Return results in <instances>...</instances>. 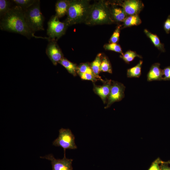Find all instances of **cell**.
<instances>
[{"label":"cell","mask_w":170,"mask_h":170,"mask_svg":"<svg viewBox=\"0 0 170 170\" xmlns=\"http://www.w3.org/2000/svg\"><path fill=\"white\" fill-rule=\"evenodd\" d=\"M1 19V30L17 33L28 39L31 37L47 39L46 37L35 36L28 26L21 8L17 5L12 7L10 10Z\"/></svg>","instance_id":"1"},{"label":"cell","mask_w":170,"mask_h":170,"mask_svg":"<svg viewBox=\"0 0 170 170\" xmlns=\"http://www.w3.org/2000/svg\"><path fill=\"white\" fill-rule=\"evenodd\" d=\"M85 22L91 25L113 23L110 8L107 3L100 1L91 6Z\"/></svg>","instance_id":"2"},{"label":"cell","mask_w":170,"mask_h":170,"mask_svg":"<svg viewBox=\"0 0 170 170\" xmlns=\"http://www.w3.org/2000/svg\"><path fill=\"white\" fill-rule=\"evenodd\" d=\"M91 6L87 1H71L64 22L68 26L85 22Z\"/></svg>","instance_id":"3"},{"label":"cell","mask_w":170,"mask_h":170,"mask_svg":"<svg viewBox=\"0 0 170 170\" xmlns=\"http://www.w3.org/2000/svg\"><path fill=\"white\" fill-rule=\"evenodd\" d=\"M23 10L26 23L33 32L44 30V19L41 11L40 0H37L33 5Z\"/></svg>","instance_id":"4"},{"label":"cell","mask_w":170,"mask_h":170,"mask_svg":"<svg viewBox=\"0 0 170 170\" xmlns=\"http://www.w3.org/2000/svg\"><path fill=\"white\" fill-rule=\"evenodd\" d=\"M53 145L62 148L64 154H65L66 149H76L77 148L75 143V137L71 130L69 128H62L59 130V136L53 141Z\"/></svg>","instance_id":"5"},{"label":"cell","mask_w":170,"mask_h":170,"mask_svg":"<svg viewBox=\"0 0 170 170\" xmlns=\"http://www.w3.org/2000/svg\"><path fill=\"white\" fill-rule=\"evenodd\" d=\"M47 34L49 40L58 39L65 33L68 26L65 22H60L55 15L51 17L48 23Z\"/></svg>","instance_id":"6"},{"label":"cell","mask_w":170,"mask_h":170,"mask_svg":"<svg viewBox=\"0 0 170 170\" xmlns=\"http://www.w3.org/2000/svg\"><path fill=\"white\" fill-rule=\"evenodd\" d=\"M125 87L122 83L112 81L110 92L107 99V102L105 109L109 107L116 102L121 100L124 97Z\"/></svg>","instance_id":"7"},{"label":"cell","mask_w":170,"mask_h":170,"mask_svg":"<svg viewBox=\"0 0 170 170\" xmlns=\"http://www.w3.org/2000/svg\"><path fill=\"white\" fill-rule=\"evenodd\" d=\"M40 158L45 159L51 161L52 170H73L72 165L73 159L66 158L64 154L62 159H56L52 154H49Z\"/></svg>","instance_id":"8"},{"label":"cell","mask_w":170,"mask_h":170,"mask_svg":"<svg viewBox=\"0 0 170 170\" xmlns=\"http://www.w3.org/2000/svg\"><path fill=\"white\" fill-rule=\"evenodd\" d=\"M117 5L123 9L127 16L139 14L144 7L143 3L139 0H127Z\"/></svg>","instance_id":"9"},{"label":"cell","mask_w":170,"mask_h":170,"mask_svg":"<svg viewBox=\"0 0 170 170\" xmlns=\"http://www.w3.org/2000/svg\"><path fill=\"white\" fill-rule=\"evenodd\" d=\"M46 47V54L54 65H56L64 57L63 54L54 40H49Z\"/></svg>","instance_id":"10"},{"label":"cell","mask_w":170,"mask_h":170,"mask_svg":"<svg viewBox=\"0 0 170 170\" xmlns=\"http://www.w3.org/2000/svg\"><path fill=\"white\" fill-rule=\"evenodd\" d=\"M112 84L111 80H107L104 82L102 86H97L94 84L93 90L95 93L101 98L105 104L109 95Z\"/></svg>","instance_id":"11"},{"label":"cell","mask_w":170,"mask_h":170,"mask_svg":"<svg viewBox=\"0 0 170 170\" xmlns=\"http://www.w3.org/2000/svg\"><path fill=\"white\" fill-rule=\"evenodd\" d=\"M160 64L158 63H155L151 65L147 76L148 81L162 80L163 70L160 68Z\"/></svg>","instance_id":"12"},{"label":"cell","mask_w":170,"mask_h":170,"mask_svg":"<svg viewBox=\"0 0 170 170\" xmlns=\"http://www.w3.org/2000/svg\"><path fill=\"white\" fill-rule=\"evenodd\" d=\"M71 1L59 0L55 4V15L58 18H61L67 14Z\"/></svg>","instance_id":"13"},{"label":"cell","mask_w":170,"mask_h":170,"mask_svg":"<svg viewBox=\"0 0 170 170\" xmlns=\"http://www.w3.org/2000/svg\"><path fill=\"white\" fill-rule=\"evenodd\" d=\"M110 9L114 22H123L128 16L122 7L120 8L115 5L110 8Z\"/></svg>","instance_id":"14"},{"label":"cell","mask_w":170,"mask_h":170,"mask_svg":"<svg viewBox=\"0 0 170 170\" xmlns=\"http://www.w3.org/2000/svg\"><path fill=\"white\" fill-rule=\"evenodd\" d=\"M144 31L156 47L162 52H165L164 44L161 42L159 37L156 35L152 33L146 29H144Z\"/></svg>","instance_id":"15"},{"label":"cell","mask_w":170,"mask_h":170,"mask_svg":"<svg viewBox=\"0 0 170 170\" xmlns=\"http://www.w3.org/2000/svg\"><path fill=\"white\" fill-rule=\"evenodd\" d=\"M102 59V54L100 53L98 54L94 60L91 63L90 66L93 72L97 78L104 82L105 81L103 80L99 76V74L100 71V68Z\"/></svg>","instance_id":"16"},{"label":"cell","mask_w":170,"mask_h":170,"mask_svg":"<svg viewBox=\"0 0 170 170\" xmlns=\"http://www.w3.org/2000/svg\"><path fill=\"white\" fill-rule=\"evenodd\" d=\"M142 21L139 14L128 16L123 22L124 28L138 26L140 24Z\"/></svg>","instance_id":"17"},{"label":"cell","mask_w":170,"mask_h":170,"mask_svg":"<svg viewBox=\"0 0 170 170\" xmlns=\"http://www.w3.org/2000/svg\"><path fill=\"white\" fill-rule=\"evenodd\" d=\"M143 61L140 60L135 66L127 70V76L129 78H139L141 75V67Z\"/></svg>","instance_id":"18"},{"label":"cell","mask_w":170,"mask_h":170,"mask_svg":"<svg viewBox=\"0 0 170 170\" xmlns=\"http://www.w3.org/2000/svg\"><path fill=\"white\" fill-rule=\"evenodd\" d=\"M59 63L64 66L70 74L74 76H76L77 67L76 64L64 58Z\"/></svg>","instance_id":"19"},{"label":"cell","mask_w":170,"mask_h":170,"mask_svg":"<svg viewBox=\"0 0 170 170\" xmlns=\"http://www.w3.org/2000/svg\"><path fill=\"white\" fill-rule=\"evenodd\" d=\"M100 71L110 73H112V68L111 64L107 57L105 56L102 57Z\"/></svg>","instance_id":"20"},{"label":"cell","mask_w":170,"mask_h":170,"mask_svg":"<svg viewBox=\"0 0 170 170\" xmlns=\"http://www.w3.org/2000/svg\"><path fill=\"white\" fill-rule=\"evenodd\" d=\"M10 1L7 0H0V18L5 15L12 7Z\"/></svg>","instance_id":"21"},{"label":"cell","mask_w":170,"mask_h":170,"mask_svg":"<svg viewBox=\"0 0 170 170\" xmlns=\"http://www.w3.org/2000/svg\"><path fill=\"white\" fill-rule=\"evenodd\" d=\"M37 0H13L11 1L14 3L16 5L20 6L23 10L30 7L33 5Z\"/></svg>","instance_id":"22"},{"label":"cell","mask_w":170,"mask_h":170,"mask_svg":"<svg viewBox=\"0 0 170 170\" xmlns=\"http://www.w3.org/2000/svg\"><path fill=\"white\" fill-rule=\"evenodd\" d=\"M77 72L91 74L95 76L97 78L93 72L91 66L87 63H82L77 67Z\"/></svg>","instance_id":"23"},{"label":"cell","mask_w":170,"mask_h":170,"mask_svg":"<svg viewBox=\"0 0 170 170\" xmlns=\"http://www.w3.org/2000/svg\"><path fill=\"white\" fill-rule=\"evenodd\" d=\"M104 47L106 50H111L121 54L122 55L123 53L120 46L116 43H110L104 45Z\"/></svg>","instance_id":"24"},{"label":"cell","mask_w":170,"mask_h":170,"mask_svg":"<svg viewBox=\"0 0 170 170\" xmlns=\"http://www.w3.org/2000/svg\"><path fill=\"white\" fill-rule=\"evenodd\" d=\"M121 25L117 26L110 39V43H116L119 41Z\"/></svg>","instance_id":"25"},{"label":"cell","mask_w":170,"mask_h":170,"mask_svg":"<svg viewBox=\"0 0 170 170\" xmlns=\"http://www.w3.org/2000/svg\"><path fill=\"white\" fill-rule=\"evenodd\" d=\"M81 78L83 80L91 81L95 82L97 80V78L94 76L89 74L79 72H77Z\"/></svg>","instance_id":"26"},{"label":"cell","mask_w":170,"mask_h":170,"mask_svg":"<svg viewBox=\"0 0 170 170\" xmlns=\"http://www.w3.org/2000/svg\"><path fill=\"white\" fill-rule=\"evenodd\" d=\"M163 74L164 76L163 77L162 80L170 81V66L165 68L163 70Z\"/></svg>","instance_id":"27"},{"label":"cell","mask_w":170,"mask_h":170,"mask_svg":"<svg viewBox=\"0 0 170 170\" xmlns=\"http://www.w3.org/2000/svg\"><path fill=\"white\" fill-rule=\"evenodd\" d=\"M163 28L167 34H169L170 32V15H168L167 19L164 22Z\"/></svg>","instance_id":"28"},{"label":"cell","mask_w":170,"mask_h":170,"mask_svg":"<svg viewBox=\"0 0 170 170\" xmlns=\"http://www.w3.org/2000/svg\"><path fill=\"white\" fill-rule=\"evenodd\" d=\"M161 162L159 160H156L153 162L148 170H161L159 165Z\"/></svg>","instance_id":"29"},{"label":"cell","mask_w":170,"mask_h":170,"mask_svg":"<svg viewBox=\"0 0 170 170\" xmlns=\"http://www.w3.org/2000/svg\"><path fill=\"white\" fill-rule=\"evenodd\" d=\"M136 53V52L135 51L131 50H129L126 52L125 53L123 54V55H121L120 56V57L122 58L123 60H124L129 57L132 55L135 54Z\"/></svg>","instance_id":"30"},{"label":"cell","mask_w":170,"mask_h":170,"mask_svg":"<svg viewBox=\"0 0 170 170\" xmlns=\"http://www.w3.org/2000/svg\"><path fill=\"white\" fill-rule=\"evenodd\" d=\"M161 170H170V167L164 165L162 166Z\"/></svg>","instance_id":"31"},{"label":"cell","mask_w":170,"mask_h":170,"mask_svg":"<svg viewBox=\"0 0 170 170\" xmlns=\"http://www.w3.org/2000/svg\"><path fill=\"white\" fill-rule=\"evenodd\" d=\"M167 163H170V161L168 162H167Z\"/></svg>","instance_id":"32"}]
</instances>
